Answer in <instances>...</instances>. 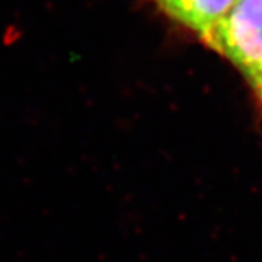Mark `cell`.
Returning <instances> with one entry per match:
<instances>
[{
  "label": "cell",
  "instance_id": "3957f363",
  "mask_svg": "<svg viewBox=\"0 0 262 262\" xmlns=\"http://www.w3.org/2000/svg\"><path fill=\"white\" fill-rule=\"evenodd\" d=\"M252 89L255 91V94L258 95V96H259V99L262 101V79L258 82V83L255 84V86H253Z\"/></svg>",
  "mask_w": 262,
  "mask_h": 262
},
{
  "label": "cell",
  "instance_id": "7a4b0ae2",
  "mask_svg": "<svg viewBox=\"0 0 262 262\" xmlns=\"http://www.w3.org/2000/svg\"><path fill=\"white\" fill-rule=\"evenodd\" d=\"M168 16L204 41L234 0H153Z\"/></svg>",
  "mask_w": 262,
  "mask_h": 262
},
{
  "label": "cell",
  "instance_id": "6da1fadb",
  "mask_svg": "<svg viewBox=\"0 0 262 262\" xmlns=\"http://www.w3.org/2000/svg\"><path fill=\"white\" fill-rule=\"evenodd\" d=\"M253 88L262 79V0H234L203 41Z\"/></svg>",
  "mask_w": 262,
  "mask_h": 262
}]
</instances>
